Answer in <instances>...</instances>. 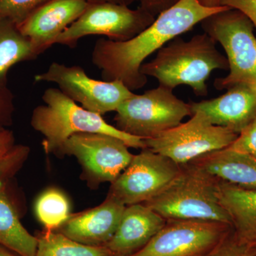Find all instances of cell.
<instances>
[{
  "label": "cell",
  "instance_id": "obj_24",
  "mask_svg": "<svg viewBox=\"0 0 256 256\" xmlns=\"http://www.w3.org/2000/svg\"><path fill=\"white\" fill-rule=\"evenodd\" d=\"M30 154V148L18 144L0 153V182L10 178L24 164Z\"/></svg>",
  "mask_w": 256,
  "mask_h": 256
},
{
  "label": "cell",
  "instance_id": "obj_5",
  "mask_svg": "<svg viewBox=\"0 0 256 256\" xmlns=\"http://www.w3.org/2000/svg\"><path fill=\"white\" fill-rule=\"evenodd\" d=\"M204 33L223 47L229 74L216 78L217 90L240 82L256 84V36L254 24L239 10L228 9L208 16L201 22Z\"/></svg>",
  "mask_w": 256,
  "mask_h": 256
},
{
  "label": "cell",
  "instance_id": "obj_28",
  "mask_svg": "<svg viewBox=\"0 0 256 256\" xmlns=\"http://www.w3.org/2000/svg\"><path fill=\"white\" fill-rule=\"evenodd\" d=\"M178 1V0H139L140 2V8L156 18L160 13L169 9Z\"/></svg>",
  "mask_w": 256,
  "mask_h": 256
},
{
  "label": "cell",
  "instance_id": "obj_20",
  "mask_svg": "<svg viewBox=\"0 0 256 256\" xmlns=\"http://www.w3.org/2000/svg\"><path fill=\"white\" fill-rule=\"evenodd\" d=\"M38 56L32 42L15 24L0 21V88H6V76L13 66Z\"/></svg>",
  "mask_w": 256,
  "mask_h": 256
},
{
  "label": "cell",
  "instance_id": "obj_7",
  "mask_svg": "<svg viewBox=\"0 0 256 256\" xmlns=\"http://www.w3.org/2000/svg\"><path fill=\"white\" fill-rule=\"evenodd\" d=\"M238 134L212 124L203 112H193L186 122L144 140L146 148L184 165L204 154L228 148Z\"/></svg>",
  "mask_w": 256,
  "mask_h": 256
},
{
  "label": "cell",
  "instance_id": "obj_12",
  "mask_svg": "<svg viewBox=\"0 0 256 256\" xmlns=\"http://www.w3.org/2000/svg\"><path fill=\"white\" fill-rule=\"evenodd\" d=\"M129 146L119 138L100 133H78L66 142L60 156H72L92 186L112 183L132 161Z\"/></svg>",
  "mask_w": 256,
  "mask_h": 256
},
{
  "label": "cell",
  "instance_id": "obj_4",
  "mask_svg": "<svg viewBox=\"0 0 256 256\" xmlns=\"http://www.w3.org/2000/svg\"><path fill=\"white\" fill-rule=\"evenodd\" d=\"M220 180L193 163L182 165L178 176L144 204L166 220H200L230 225L218 200Z\"/></svg>",
  "mask_w": 256,
  "mask_h": 256
},
{
  "label": "cell",
  "instance_id": "obj_11",
  "mask_svg": "<svg viewBox=\"0 0 256 256\" xmlns=\"http://www.w3.org/2000/svg\"><path fill=\"white\" fill-rule=\"evenodd\" d=\"M232 230L222 222L166 220L150 242L131 256H207Z\"/></svg>",
  "mask_w": 256,
  "mask_h": 256
},
{
  "label": "cell",
  "instance_id": "obj_26",
  "mask_svg": "<svg viewBox=\"0 0 256 256\" xmlns=\"http://www.w3.org/2000/svg\"><path fill=\"white\" fill-rule=\"evenodd\" d=\"M229 148L247 153L256 159V121L242 130Z\"/></svg>",
  "mask_w": 256,
  "mask_h": 256
},
{
  "label": "cell",
  "instance_id": "obj_16",
  "mask_svg": "<svg viewBox=\"0 0 256 256\" xmlns=\"http://www.w3.org/2000/svg\"><path fill=\"white\" fill-rule=\"evenodd\" d=\"M166 220L144 204L126 206L118 227L106 244L114 256H131L143 248Z\"/></svg>",
  "mask_w": 256,
  "mask_h": 256
},
{
  "label": "cell",
  "instance_id": "obj_32",
  "mask_svg": "<svg viewBox=\"0 0 256 256\" xmlns=\"http://www.w3.org/2000/svg\"><path fill=\"white\" fill-rule=\"evenodd\" d=\"M197 1L207 8H218V6H222L223 0H197Z\"/></svg>",
  "mask_w": 256,
  "mask_h": 256
},
{
  "label": "cell",
  "instance_id": "obj_6",
  "mask_svg": "<svg viewBox=\"0 0 256 256\" xmlns=\"http://www.w3.org/2000/svg\"><path fill=\"white\" fill-rule=\"evenodd\" d=\"M116 112V127L142 140L156 138L181 124L184 118L192 116L190 104L161 86L142 95L134 94Z\"/></svg>",
  "mask_w": 256,
  "mask_h": 256
},
{
  "label": "cell",
  "instance_id": "obj_27",
  "mask_svg": "<svg viewBox=\"0 0 256 256\" xmlns=\"http://www.w3.org/2000/svg\"><path fill=\"white\" fill-rule=\"evenodd\" d=\"M222 6L242 12L252 21L256 30V0H223Z\"/></svg>",
  "mask_w": 256,
  "mask_h": 256
},
{
  "label": "cell",
  "instance_id": "obj_2",
  "mask_svg": "<svg viewBox=\"0 0 256 256\" xmlns=\"http://www.w3.org/2000/svg\"><path fill=\"white\" fill-rule=\"evenodd\" d=\"M216 45L206 33L195 35L188 41L176 37L158 50L154 60L142 64L141 73L156 78L159 86L170 90L188 86L195 95L206 96V80L212 72L229 68L226 56Z\"/></svg>",
  "mask_w": 256,
  "mask_h": 256
},
{
  "label": "cell",
  "instance_id": "obj_15",
  "mask_svg": "<svg viewBox=\"0 0 256 256\" xmlns=\"http://www.w3.org/2000/svg\"><path fill=\"white\" fill-rule=\"evenodd\" d=\"M126 206L107 195L99 206L70 217L56 232L80 244L106 246L112 238Z\"/></svg>",
  "mask_w": 256,
  "mask_h": 256
},
{
  "label": "cell",
  "instance_id": "obj_19",
  "mask_svg": "<svg viewBox=\"0 0 256 256\" xmlns=\"http://www.w3.org/2000/svg\"><path fill=\"white\" fill-rule=\"evenodd\" d=\"M0 246L18 256H36L38 238L24 227L4 186H0Z\"/></svg>",
  "mask_w": 256,
  "mask_h": 256
},
{
  "label": "cell",
  "instance_id": "obj_1",
  "mask_svg": "<svg viewBox=\"0 0 256 256\" xmlns=\"http://www.w3.org/2000/svg\"><path fill=\"white\" fill-rule=\"evenodd\" d=\"M228 8H207L197 0H178L128 41L98 40L92 50V64L100 69L105 80H120L131 92L142 88L148 82V77L140 72L146 58L205 18Z\"/></svg>",
  "mask_w": 256,
  "mask_h": 256
},
{
  "label": "cell",
  "instance_id": "obj_25",
  "mask_svg": "<svg viewBox=\"0 0 256 256\" xmlns=\"http://www.w3.org/2000/svg\"><path fill=\"white\" fill-rule=\"evenodd\" d=\"M207 256H256L252 248L240 244L233 230Z\"/></svg>",
  "mask_w": 256,
  "mask_h": 256
},
{
  "label": "cell",
  "instance_id": "obj_30",
  "mask_svg": "<svg viewBox=\"0 0 256 256\" xmlns=\"http://www.w3.org/2000/svg\"><path fill=\"white\" fill-rule=\"evenodd\" d=\"M14 146L12 133L0 126V153L8 150Z\"/></svg>",
  "mask_w": 256,
  "mask_h": 256
},
{
  "label": "cell",
  "instance_id": "obj_3",
  "mask_svg": "<svg viewBox=\"0 0 256 256\" xmlns=\"http://www.w3.org/2000/svg\"><path fill=\"white\" fill-rule=\"evenodd\" d=\"M44 105L32 112V128L44 136L46 153L60 154L66 142L78 133H100L122 140L129 148H146L144 140L128 134L111 126L98 114L79 106L60 89L50 88L42 96Z\"/></svg>",
  "mask_w": 256,
  "mask_h": 256
},
{
  "label": "cell",
  "instance_id": "obj_31",
  "mask_svg": "<svg viewBox=\"0 0 256 256\" xmlns=\"http://www.w3.org/2000/svg\"><path fill=\"white\" fill-rule=\"evenodd\" d=\"M88 2H111L116 4L129 5L131 3L139 0H86Z\"/></svg>",
  "mask_w": 256,
  "mask_h": 256
},
{
  "label": "cell",
  "instance_id": "obj_13",
  "mask_svg": "<svg viewBox=\"0 0 256 256\" xmlns=\"http://www.w3.org/2000/svg\"><path fill=\"white\" fill-rule=\"evenodd\" d=\"M88 4L86 0H50L16 26L40 55L55 44L58 37L78 20Z\"/></svg>",
  "mask_w": 256,
  "mask_h": 256
},
{
  "label": "cell",
  "instance_id": "obj_29",
  "mask_svg": "<svg viewBox=\"0 0 256 256\" xmlns=\"http://www.w3.org/2000/svg\"><path fill=\"white\" fill-rule=\"evenodd\" d=\"M12 96L6 88H0V121L11 112Z\"/></svg>",
  "mask_w": 256,
  "mask_h": 256
},
{
  "label": "cell",
  "instance_id": "obj_22",
  "mask_svg": "<svg viewBox=\"0 0 256 256\" xmlns=\"http://www.w3.org/2000/svg\"><path fill=\"white\" fill-rule=\"evenodd\" d=\"M37 218L48 232L56 230L70 217V204L64 193L50 188L42 193L35 204Z\"/></svg>",
  "mask_w": 256,
  "mask_h": 256
},
{
  "label": "cell",
  "instance_id": "obj_14",
  "mask_svg": "<svg viewBox=\"0 0 256 256\" xmlns=\"http://www.w3.org/2000/svg\"><path fill=\"white\" fill-rule=\"evenodd\" d=\"M190 105L192 114L200 111L212 124L239 134L256 121V84H236L220 97Z\"/></svg>",
  "mask_w": 256,
  "mask_h": 256
},
{
  "label": "cell",
  "instance_id": "obj_8",
  "mask_svg": "<svg viewBox=\"0 0 256 256\" xmlns=\"http://www.w3.org/2000/svg\"><path fill=\"white\" fill-rule=\"evenodd\" d=\"M156 16L139 8L111 2H89L79 16L60 35L55 44L74 48L82 37L102 35L114 42H126L154 22Z\"/></svg>",
  "mask_w": 256,
  "mask_h": 256
},
{
  "label": "cell",
  "instance_id": "obj_33",
  "mask_svg": "<svg viewBox=\"0 0 256 256\" xmlns=\"http://www.w3.org/2000/svg\"><path fill=\"white\" fill-rule=\"evenodd\" d=\"M0 256H16L14 254L8 252V250L4 249V248L0 246Z\"/></svg>",
  "mask_w": 256,
  "mask_h": 256
},
{
  "label": "cell",
  "instance_id": "obj_23",
  "mask_svg": "<svg viewBox=\"0 0 256 256\" xmlns=\"http://www.w3.org/2000/svg\"><path fill=\"white\" fill-rule=\"evenodd\" d=\"M50 0H0V21H9L16 25Z\"/></svg>",
  "mask_w": 256,
  "mask_h": 256
},
{
  "label": "cell",
  "instance_id": "obj_10",
  "mask_svg": "<svg viewBox=\"0 0 256 256\" xmlns=\"http://www.w3.org/2000/svg\"><path fill=\"white\" fill-rule=\"evenodd\" d=\"M181 170L170 158L144 148L111 183L108 195L126 206L146 203L164 191Z\"/></svg>",
  "mask_w": 256,
  "mask_h": 256
},
{
  "label": "cell",
  "instance_id": "obj_18",
  "mask_svg": "<svg viewBox=\"0 0 256 256\" xmlns=\"http://www.w3.org/2000/svg\"><path fill=\"white\" fill-rule=\"evenodd\" d=\"M218 196L237 240L252 248L256 247V190L240 188L220 180Z\"/></svg>",
  "mask_w": 256,
  "mask_h": 256
},
{
  "label": "cell",
  "instance_id": "obj_21",
  "mask_svg": "<svg viewBox=\"0 0 256 256\" xmlns=\"http://www.w3.org/2000/svg\"><path fill=\"white\" fill-rule=\"evenodd\" d=\"M36 256H114L106 246L80 244L56 230H44L38 236Z\"/></svg>",
  "mask_w": 256,
  "mask_h": 256
},
{
  "label": "cell",
  "instance_id": "obj_17",
  "mask_svg": "<svg viewBox=\"0 0 256 256\" xmlns=\"http://www.w3.org/2000/svg\"><path fill=\"white\" fill-rule=\"evenodd\" d=\"M190 163L226 182L246 190H256V159L230 148L204 154Z\"/></svg>",
  "mask_w": 256,
  "mask_h": 256
},
{
  "label": "cell",
  "instance_id": "obj_34",
  "mask_svg": "<svg viewBox=\"0 0 256 256\" xmlns=\"http://www.w3.org/2000/svg\"><path fill=\"white\" fill-rule=\"evenodd\" d=\"M252 252H254V254H256V247L254 248H252Z\"/></svg>",
  "mask_w": 256,
  "mask_h": 256
},
{
  "label": "cell",
  "instance_id": "obj_9",
  "mask_svg": "<svg viewBox=\"0 0 256 256\" xmlns=\"http://www.w3.org/2000/svg\"><path fill=\"white\" fill-rule=\"evenodd\" d=\"M36 82H52L84 108L101 114L118 110L134 95L120 80H98L90 78L82 67L54 62L44 73L35 76Z\"/></svg>",
  "mask_w": 256,
  "mask_h": 256
}]
</instances>
